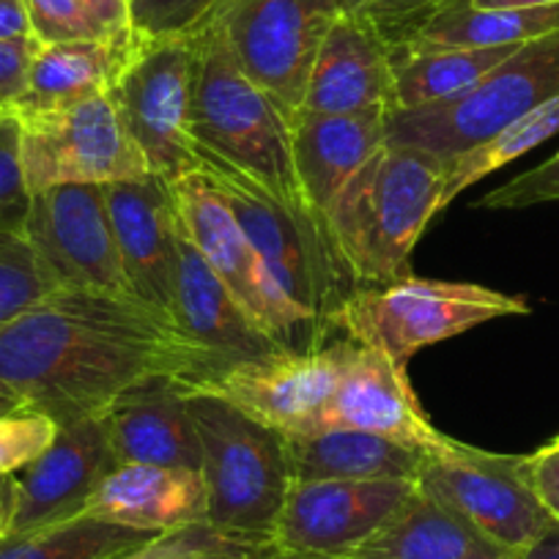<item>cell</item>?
Instances as JSON below:
<instances>
[{"instance_id":"obj_1","label":"cell","mask_w":559,"mask_h":559,"mask_svg":"<svg viewBox=\"0 0 559 559\" xmlns=\"http://www.w3.org/2000/svg\"><path fill=\"white\" fill-rule=\"evenodd\" d=\"M223 368L138 297L58 288L0 326V379L58 426L102 417L132 384L176 376L195 386Z\"/></svg>"},{"instance_id":"obj_2","label":"cell","mask_w":559,"mask_h":559,"mask_svg":"<svg viewBox=\"0 0 559 559\" xmlns=\"http://www.w3.org/2000/svg\"><path fill=\"white\" fill-rule=\"evenodd\" d=\"M448 165L417 148L373 154L324 214L330 239L357 288L412 277V252L442 212Z\"/></svg>"},{"instance_id":"obj_3","label":"cell","mask_w":559,"mask_h":559,"mask_svg":"<svg viewBox=\"0 0 559 559\" xmlns=\"http://www.w3.org/2000/svg\"><path fill=\"white\" fill-rule=\"evenodd\" d=\"M187 408L201 437L206 524L239 546L269 548L294 483L286 439L209 392H187Z\"/></svg>"},{"instance_id":"obj_4","label":"cell","mask_w":559,"mask_h":559,"mask_svg":"<svg viewBox=\"0 0 559 559\" xmlns=\"http://www.w3.org/2000/svg\"><path fill=\"white\" fill-rule=\"evenodd\" d=\"M190 134L195 152L225 159L294 206H308L292 157V127L241 72L219 25L198 34Z\"/></svg>"},{"instance_id":"obj_5","label":"cell","mask_w":559,"mask_h":559,"mask_svg":"<svg viewBox=\"0 0 559 559\" xmlns=\"http://www.w3.org/2000/svg\"><path fill=\"white\" fill-rule=\"evenodd\" d=\"M195 154L198 170L219 187L277 286L321 330L330 332L332 313L346 302L348 294L357 292V286L332 245L324 219L313 209L294 206L277 198L236 165L212 154Z\"/></svg>"},{"instance_id":"obj_6","label":"cell","mask_w":559,"mask_h":559,"mask_svg":"<svg viewBox=\"0 0 559 559\" xmlns=\"http://www.w3.org/2000/svg\"><path fill=\"white\" fill-rule=\"evenodd\" d=\"M559 94V31L521 45L475 85L437 105L392 110L386 143L442 159L483 146Z\"/></svg>"},{"instance_id":"obj_7","label":"cell","mask_w":559,"mask_h":559,"mask_svg":"<svg viewBox=\"0 0 559 559\" xmlns=\"http://www.w3.org/2000/svg\"><path fill=\"white\" fill-rule=\"evenodd\" d=\"M521 297L444 280L406 277L390 286L357 288L332 313L330 332L341 330L346 341L376 348L406 365L423 348L469 332L504 316H526Z\"/></svg>"},{"instance_id":"obj_8","label":"cell","mask_w":559,"mask_h":559,"mask_svg":"<svg viewBox=\"0 0 559 559\" xmlns=\"http://www.w3.org/2000/svg\"><path fill=\"white\" fill-rule=\"evenodd\" d=\"M170 190L185 236L239 299L241 308L258 321V326L292 352L319 348L326 332L277 286V280L241 230L219 187L203 170H192L170 181Z\"/></svg>"},{"instance_id":"obj_9","label":"cell","mask_w":559,"mask_h":559,"mask_svg":"<svg viewBox=\"0 0 559 559\" xmlns=\"http://www.w3.org/2000/svg\"><path fill=\"white\" fill-rule=\"evenodd\" d=\"M198 36L146 41L134 36L107 88L134 146L152 174L176 181L198 170L190 134L192 74Z\"/></svg>"},{"instance_id":"obj_10","label":"cell","mask_w":559,"mask_h":559,"mask_svg":"<svg viewBox=\"0 0 559 559\" xmlns=\"http://www.w3.org/2000/svg\"><path fill=\"white\" fill-rule=\"evenodd\" d=\"M341 14L337 0H230L217 17L241 72L288 127L302 112L316 56Z\"/></svg>"},{"instance_id":"obj_11","label":"cell","mask_w":559,"mask_h":559,"mask_svg":"<svg viewBox=\"0 0 559 559\" xmlns=\"http://www.w3.org/2000/svg\"><path fill=\"white\" fill-rule=\"evenodd\" d=\"M20 163L31 195L61 185H112L152 174L110 94L52 112L17 116Z\"/></svg>"},{"instance_id":"obj_12","label":"cell","mask_w":559,"mask_h":559,"mask_svg":"<svg viewBox=\"0 0 559 559\" xmlns=\"http://www.w3.org/2000/svg\"><path fill=\"white\" fill-rule=\"evenodd\" d=\"M417 488L515 557L557 521L526 483L521 455L488 453L450 439L426 453Z\"/></svg>"},{"instance_id":"obj_13","label":"cell","mask_w":559,"mask_h":559,"mask_svg":"<svg viewBox=\"0 0 559 559\" xmlns=\"http://www.w3.org/2000/svg\"><path fill=\"white\" fill-rule=\"evenodd\" d=\"M348 352L352 341L308 352L280 348L223 365L209 379L185 390L223 397L280 437H305L319 431L321 414L335 395Z\"/></svg>"},{"instance_id":"obj_14","label":"cell","mask_w":559,"mask_h":559,"mask_svg":"<svg viewBox=\"0 0 559 559\" xmlns=\"http://www.w3.org/2000/svg\"><path fill=\"white\" fill-rule=\"evenodd\" d=\"M23 236L61 288L134 297L118 252L105 187L61 185L36 192Z\"/></svg>"},{"instance_id":"obj_15","label":"cell","mask_w":559,"mask_h":559,"mask_svg":"<svg viewBox=\"0 0 559 559\" xmlns=\"http://www.w3.org/2000/svg\"><path fill=\"white\" fill-rule=\"evenodd\" d=\"M414 488L412 480H294L272 548L297 557H352Z\"/></svg>"},{"instance_id":"obj_16","label":"cell","mask_w":559,"mask_h":559,"mask_svg":"<svg viewBox=\"0 0 559 559\" xmlns=\"http://www.w3.org/2000/svg\"><path fill=\"white\" fill-rule=\"evenodd\" d=\"M116 466L102 417L61 426L50 450L14 475L17 491L9 535L83 515L88 499Z\"/></svg>"},{"instance_id":"obj_17","label":"cell","mask_w":559,"mask_h":559,"mask_svg":"<svg viewBox=\"0 0 559 559\" xmlns=\"http://www.w3.org/2000/svg\"><path fill=\"white\" fill-rule=\"evenodd\" d=\"M326 428L376 433L428 453L450 442V437L428 419L417 392L412 390L406 365L357 343H352L335 395L321 414L319 431Z\"/></svg>"},{"instance_id":"obj_18","label":"cell","mask_w":559,"mask_h":559,"mask_svg":"<svg viewBox=\"0 0 559 559\" xmlns=\"http://www.w3.org/2000/svg\"><path fill=\"white\" fill-rule=\"evenodd\" d=\"M105 187L123 272L134 297L170 319L174 272L179 258V209L170 181L157 174Z\"/></svg>"},{"instance_id":"obj_19","label":"cell","mask_w":559,"mask_h":559,"mask_svg":"<svg viewBox=\"0 0 559 559\" xmlns=\"http://www.w3.org/2000/svg\"><path fill=\"white\" fill-rule=\"evenodd\" d=\"M102 426L118 464L201 472V437L176 376H152L123 390L102 414Z\"/></svg>"},{"instance_id":"obj_20","label":"cell","mask_w":559,"mask_h":559,"mask_svg":"<svg viewBox=\"0 0 559 559\" xmlns=\"http://www.w3.org/2000/svg\"><path fill=\"white\" fill-rule=\"evenodd\" d=\"M395 80L390 45L359 14H341L326 34L308 80L302 112L390 116Z\"/></svg>"},{"instance_id":"obj_21","label":"cell","mask_w":559,"mask_h":559,"mask_svg":"<svg viewBox=\"0 0 559 559\" xmlns=\"http://www.w3.org/2000/svg\"><path fill=\"white\" fill-rule=\"evenodd\" d=\"M170 321L181 335L190 337L223 365L239 359H255L280 352V343L258 326V321L241 308L214 269L203 261L185 230L179 236V258L174 272Z\"/></svg>"},{"instance_id":"obj_22","label":"cell","mask_w":559,"mask_h":559,"mask_svg":"<svg viewBox=\"0 0 559 559\" xmlns=\"http://www.w3.org/2000/svg\"><path fill=\"white\" fill-rule=\"evenodd\" d=\"M83 515L165 535L206 521V488L201 472L118 464L88 499Z\"/></svg>"},{"instance_id":"obj_23","label":"cell","mask_w":559,"mask_h":559,"mask_svg":"<svg viewBox=\"0 0 559 559\" xmlns=\"http://www.w3.org/2000/svg\"><path fill=\"white\" fill-rule=\"evenodd\" d=\"M386 146V116L299 112L292 123V157L308 206L324 219L354 174Z\"/></svg>"},{"instance_id":"obj_24","label":"cell","mask_w":559,"mask_h":559,"mask_svg":"<svg viewBox=\"0 0 559 559\" xmlns=\"http://www.w3.org/2000/svg\"><path fill=\"white\" fill-rule=\"evenodd\" d=\"M354 559H513L464 519L414 488Z\"/></svg>"},{"instance_id":"obj_25","label":"cell","mask_w":559,"mask_h":559,"mask_svg":"<svg viewBox=\"0 0 559 559\" xmlns=\"http://www.w3.org/2000/svg\"><path fill=\"white\" fill-rule=\"evenodd\" d=\"M286 439L294 480H412L428 450L352 428H326Z\"/></svg>"},{"instance_id":"obj_26","label":"cell","mask_w":559,"mask_h":559,"mask_svg":"<svg viewBox=\"0 0 559 559\" xmlns=\"http://www.w3.org/2000/svg\"><path fill=\"white\" fill-rule=\"evenodd\" d=\"M132 39L134 34L118 39L39 45L31 61L23 96L14 102L9 116L63 110L96 94H107L132 47Z\"/></svg>"},{"instance_id":"obj_27","label":"cell","mask_w":559,"mask_h":559,"mask_svg":"<svg viewBox=\"0 0 559 559\" xmlns=\"http://www.w3.org/2000/svg\"><path fill=\"white\" fill-rule=\"evenodd\" d=\"M519 47H428L408 41L390 45L395 110L437 105L461 94Z\"/></svg>"},{"instance_id":"obj_28","label":"cell","mask_w":559,"mask_h":559,"mask_svg":"<svg viewBox=\"0 0 559 559\" xmlns=\"http://www.w3.org/2000/svg\"><path fill=\"white\" fill-rule=\"evenodd\" d=\"M554 31H559V3L532 9H477L472 0H450L406 41L428 47H515Z\"/></svg>"},{"instance_id":"obj_29","label":"cell","mask_w":559,"mask_h":559,"mask_svg":"<svg viewBox=\"0 0 559 559\" xmlns=\"http://www.w3.org/2000/svg\"><path fill=\"white\" fill-rule=\"evenodd\" d=\"M157 535L78 515L72 521L0 537V559H112Z\"/></svg>"},{"instance_id":"obj_30","label":"cell","mask_w":559,"mask_h":559,"mask_svg":"<svg viewBox=\"0 0 559 559\" xmlns=\"http://www.w3.org/2000/svg\"><path fill=\"white\" fill-rule=\"evenodd\" d=\"M559 132V94L537 105L535 110L526 112L515 123H510L504 132L491 138L483 146L472 148V152L459 154L448 163V176H444V192H442V209H448L455 198L480 179L491 176L493 170L504 168L513 159L524 157L532 148L546 143L548 138Z\"/></svg>"},{"instance_id":"obj_31","label":"cell","mask_w":559,"mask_h":559,"mask_svg":"<svg viewBox=\"0 0 559 559\" xmlns=\"http://www.w3.org/2000/svg\"><path fill=\"white\" fill-rule=\"evenodd\" d=\"M58 283L23 234L0 236V326L58 292Z\"/></svg>"},{"instance_id":"obj_32","label":"cell","mask_w":559,"mask_h":559,"mask_svg":"<svg viewBox=\"0 0 559 559\" xmlns=\"http://www.w3.org/2000/svg\"><path fill=\"white\" fill-rule=\"evenodd\" d=\"M230 0H127L129 28L138 39H192L217 23Z\"/></svg>"},{"instance_id":"obj_33","label":"cell","mask_w":559,"mask_h":559,"mask_svg":"<svg viewBox=\"0 0 559 559\" xmlns=\"http://www.w3.org/2000/svg\"><path fill=\"white\" fill-rule=\"evenodd\" d=\"M58 431L56 419L34 406L0 417V477H12L34 464L50 450Z\"/></svg>"},{"instance_id":"obj_34","label":"cell","mask_w":559,"mask_h":559,"mask_svg":"<svg viewBox=\"0 0 559 559\" xmlns=\"http://www.w3.org/2000/svg\"><path fill=\"white\" fill-rule=\"evenodd\" d=\"M23 3L31 23V36L39 45L118 39V36L107 34L105 25L80 0H23Z\"/></svg>"},{"instance_id":"obj_35","label":"cell","mask_w":559,"mask_h":559,"mask_svg":"<svg viewBox=\"0 0 559 559\" xmlns=\"http://www.w3.org/2000/svg\"><path fill=\"white\" fill-rule=\"evenodd\" d=\"M31 190L20 163V123L14 116L0 118V236L25 234L31 212Z\"/></svg>"},{"instance_id":"obj_36","label":"cell","mask_w":559,"mask_h":559,"mask_svg":"<svg viewBox=\"0 0 559 559\" xmlns=\"http://www.w3.org/2000/svg\"><path fill=\"white\" fill-rule=\"evenodd\" d=\"M554 201H559V152L532 170H524L504 185L493 187L472 206L488 209V212H510V209H526Z\"/></svg>"},{"instance_id":"obj_37","label":"cell","mask_w":559,"mask_h":559,"mask_svg":"<svg viewBox=\"0 0 559 559\" xmlns=\"http://www.w3.org/2000/svg\"><path fill=\"white\" fill-rule=\"evenodd\" d=\"M223 548H239V543L217 535V532H214L212 526L203 521V524L185 526V530L165 532V535H157L154 540L132 548V551L118 554V557H112V559H187V557H192V554L223 551ZM245 548H250V546H245Z\"/></svg>"},{"instance_id":"obj_38","label":"cell","mask_w":559,"mask_h":559,"mask_svg":"<svg viewBox=\"0 0 559 559\" xmlns=\"http://www.w3.org/2000/svg\"><path fill=\"white\" fill-rule=\"evenodd\" d=\"M444 3L450 0H370L359 17L368 20L384 36L386 45H401Z\"/></svg>"},{"instance_id":"obj_39","label":"cell","mask_w":559,"mask_h":559,"mask_svg":"<svg viewBox=\"0 0 559 559\" xmlns=\"http://www.w3.org/2000/svg\"><path fill=\"white\" fill-rule=\"evenodd\" d=\"M521 469L535 497L559 524V437L537 448L535 453L521 455Z\"/></svg>"},{"instance_id":"obj_40","label":"cell","mask_w":559,"mask_h":559,"mask_svg":"<svg viewBox=\"0 0 559 559\" xmlns=\"http://www.w3.org/2000/svg\"><path fill=\"white\" fill-rule=\"evenodd\" d=\"M96 20L107 28L110 36L132 34L129 28V7L127 0H80Z\"/></svg>"},{"instance_id":"obj_41","label":"cell","mask_w":559,"mask_h":559,"mask_svg":"<svg viewBox=\"0 0 559 559\" xmlns=\"http://www.w3.org/2000/svg\"><path fill=\"white\" fill-rule=\"evenodd\" d=\"M31 36L28 14L23 0H0V41Z\"/></svg>"},{"instance_id":"obj_42","label":"cell","mask_w":559,"mask_h":559,"mask_svg":"<svg viewBox=\"0 0 559 559\" xmlns=\"http://www.w3.org/2000/svg\"><path fill=\"white\" fill-rule=\"evenodd\" d=\"M513 559H559V524L548 526L535 543H530Z\"/></svg>"},{"instance_id":"obj_43","label":"cell","mask_w":559,"mask_h":559,"mask_svg":"<svg viewBox=\"0 0 559 559\" xmlns=\"http://www.w3.org/2000/svg\"><path fill=\"white\" fill-rule=\"evenodd\" d=\"M14 475L0 477V537L9 535V526H12L14 515Z\"/></svg>"},{"instance_id":"obj_44","label":"cell","mask_w":559,"mask_h":559,"mask_svg":"<svg viewBox=\"0 0 559 559\" xmlns=\"http://www.w3.org/2000/svg\"><path fill=\"white\" fill-rule=\"evenodd\" d=\"M266 548H223V551H203V554H192L187 559H261Z\"/></svg>"},{"instance_id":"obj_45","label":"cell","mask_w":559,"mask_h":559,"mask_svg":"<svg viewBox=\"0 0 559 559\" xmlns=\"http://www.w3.org/2000/svg\"><path fill=\"white\" fill-rule=\"evenodd\" d=\"M559 0H472L477 9H532V7H551Z\"/></svg>"},{"instance_id":"obj_46","label":"cell","mask_w":559,"mask_h":559,"mask_svg":"<svg viewBox=\"0 0 559 559\" xmlns=\"http://www.w3.org/2000/svg\"><path fill=\"white\" fill-rule=\"evenodd\" d=\"M25 406H28V401H25L12 384H7V381L0 379V417H7V414L17 412V408H25Z\"/></svg>"},{"instance_id":"obj_47","label":"cell","mask_w":559,"mask_h":559,"mask_svg":"<svg viewBox=\"0 0 559 559\" xmlns=\"http://www.w3.org/2000/svg\"><path fill=\"white\" fill-rule=\"evenodd\" d=\"M368 3L370 0H337V7H341L343 14H362V9Z\"/></svg>"},{"instance_id":"obj_48","label":"cell","mask_w":559,"mask_h":559,"mask_svg":"<svg viewBox=\"0 0 559 559\" xmlns=\"http://www.w3.org/2000/svg\"><path fill=\"white\" fill-rule=\"evenodd\" d=\"M266 559H354V557H297V554H283L277 548H269Z\"/></svg>"},{"instance_id":"obj_49","label":"cell","mask_w":559,"mask_h":559,"mask_svg":"<svg viewBox=\"0 0 559 559\" xmlns=\"http://www.w3.org/2000/svg\"><path fill=\"white\" fill-rule=\"evenodd\" d=\"M269 548H272V546H269ZM269 548H266V551H269ZM266 551H263V557H261V559H266Z\"/></svg>"}]
</instances>
